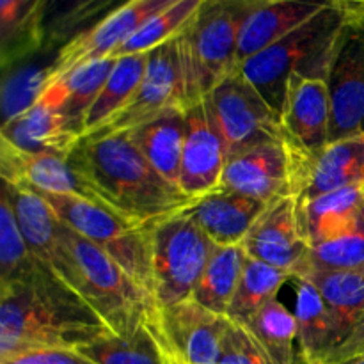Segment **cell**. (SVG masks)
<instances>
[{
    "label": "cell",
    "instance_id": "cell-31",
    "mask_svg": "<svg viewBox=\"0 0 364 364\" xmlns=\"http://www.w3.org/2000/svg\"><path fill=\"white\" fill-rule=\"evenodd\" d=\"M244 326L265 350L272 364H297V320L279 299L245 320Z\"/></svg>",
    "mask_w": 364,
    "mask_h": 364
},
{
    "label": "cell",
    "instance_id": "cell-32",
    "mask_svg": "<svg viewBox=\"0 0 364 364\" xmlns=\"http://www.w3.org/2000/svg\"><path fill=\"white\" fill-rule=\"evenodd\" d=\"M148 66V53H135V55L116 57L112 70L100 91L98 98L92 103L87 117H85V132L82 137L95 132L116 112H119L144 78Z\"/></svg>",
    "mask_w": 364,
    "mask_h": 364
},
{
    "label": "cell",
    "instance_id": "cell-8",
    "mask_svg": "<svg viewBox=\"0 0 364 364\" xmlns=\"http://www.w3.org/2000/svg\"><path fill=\"white\" fill-rule=\"evenodd\" d=\"M228 159L265 141L284 139L281 116L242 73L240 66L205 96Z\"/></svg>",
    "mask_w": 364,
    "mask_h": 364
},
{
    "label": "cell",
    "instance_id": "cell-11",
    "mask_svg": "<svg viewBox=\"0 0 364 364\" xmlns=\"http://www.w3.org/2000/svg\"><path fill=\"white\" fill-rule=\"evenodd\" d=\"M174 2L178 0H127L121 4L57 50L50 64L48 84L66 77L78 66L112 57L114 52L149 18Z\"/></svg>",
    "mask_w": 364,
    "mask_h": 364
},
{
    "label": "cell",
    "instance_id": "cell-24",
    "mask_svg": "<svg viewBox=\"0 0 364 364\" xmlns=\"http://www.w3.org/2000/svg\"><path fill=\"white\" fill-rule=\"evenodd\" d=\"M46 0H0V60L7 71L45 52Z\"/></svg>",
    "mask_w": 364,
    "mask_h": 364
},
{
    "label": "cell",
    "instance_id": "cell-7",
    "mask_svg": "<svg viewBox=\"0 0 364 364\" xmlns=\"http://www.w3.org/2000/svg\"><path fill=\"white\" fill-rule=\"evenodd\" d=\"M212 247L187 210L153 224V295L159 308L192 299Z\"/></svg>",
    "mask_w": 364,
    "mask_h": 364
},
{
    "label": "cell",
    "instance_id": "cell-28",
    "mask_svg": "<svg viewBox=\"0 0 364 364\" xmlns=\"http://www.w3.org/2000/svg\"><path fill=\"white\" fill-rule=\"evenodd\" d=\"M302 230L309 245L334 237L350 228L364 212V183L327 192L301 201Z\"/></svg>",
    "mask_w": 364,
    "mask_h": 364
},
{
    "label": "cell",
    "instance_id": "cell-16",
    "mask_svg": "<svg viewBox=\"0 0 364 364\" xmlns=\"http://www.w3.org/2000/svg\"><path fill=\"white\" fill-rule=\"evenodd\" d=\"M228 151L210 114L206 100L187 107V134L181 153L180 185L192 199L220 187Z\"/></svg>",
    "mask_w": 364,
    "mask_h": 364
},
{
    "label": "cell",
    "instance_id": "cell-43",
    "mask_svg": "<svg viewBox=\"0 0 364 364\" xmlns=\"http://www.w3.org/2000/svg\"><path fill=\"white\" fill-rule=\"evenodd\" d=\"M334 2L345 4V6H352V7H359V9H364V0H334Z\"/></svg>",
    "mask_w": 364,
    "mask_h": 364
},
{
    "label": "cell",
    "instance_id": "cell-2",
    "mask_svg": "<svg viewBox=\"0 0 364 364\" xmlns=\"http://www.w3.org/2000/svg\"><path fill=\"white\" fill-rule=\"evenodd\" d=\"M68 159L102 205L132 223H160L185 212L196 201L148 162L128 132L80 139Z\"/></svg>",
    "mask_w": 364,
    "mask_h": 364
},
{
    "label": "cell",
    "instance_id": "cell-1",
    "mask_svg": "<svg viewBox=\"0 0 364 364\" xmlns=\"http://www.w3.org/2000/svg\"><path fill=\"white\" fill-rule=\"evenodd\" d=\"M112 331L41 262L0 287V359L45 348H80Z\"/></svg>",
    "mask_w": 364,
    "mask_h": 364
},
{
    "label": "cell",
    "instance_id": "cell-35",
    "mask_svg": "<svg viewBox=\"0 0 364 364\" xmlns=\"http://www.w3.org/2000/svg\"><path fill=\"white\" fill-rule=\"evenodd\" d=\"M364 269V212L341 233L309 245L304 269L299 276L313 270H363ZM294 276V277H299Z\"/></svg>",
    "mask_w": 364,
    "mask_h": 364
},
{
    "label": "cell",
    "instance_id": "cell-29",
    "mask_svg": "<svg viewBox=\"0 0 364 364\" xmlns=\"http://www.w3.org/2000/svg\"><path fill=\"white\" fill-rule=\"evenodd\" d=\"M299 277L308 279L322 295L323 302L336 320L343 345L364 318V269L313 270Z\"/></svg>",
    "mask_w": 364,
    "mask_h": 364
},
{
    "label": "cell",
    "instance_id": "cell-27",
    "mask_svg": "<svg viewBox=\"0 0 364 364\" xmlns=\"http://www.w3.org/2000/svg\"><path fill=\"white\" fill-rule=\"evenodd\" d=\"M95 364H169L159 333V316L144 320L127 334L109 333L77 348Z\"/></svg>",
    "mask_w": 364,
    "mask_h": 364
},
{
    "label": "cell",
    "instance_id": "cell-39",
    "mask_svg": "<svg viewBox=\"0 0 364 364\" xmlns=\"http://www.w3.org/2000/svg\"><path fill=\"white\" fill-rule=\"evenodd\" d=\"M127 0H92L89 2L84 9L78 11L73 18L70 20V23L66 25L63 32V38H60V46L66 45L71 38H75L77 34L84 32L85 28H89L91 25H95L96 21L102 20L105 14H109L110 11H114L116 7H119L121 4H124Z\"/></svg>",
    "mask_w": 364,
    "mask_h": 364
},
{
    "label": "cell",
    "instance_id": "cell-30",
    "mask_svg": "<svg viewBox=\"0 0 364 364\" xmlns=\"http://www.w3.org/2000/svg\"><path fill=\"white\" fill-rule=\"evenodd\" d=\"M245 258L247 255L242 245L213 244L192 299L210 311L228 316V309L244 272Z\"/></svg>",
    "mask_w": 364,
    "mask_h": 364
},
{
    "label": "cell",
    "instance_id": "cell-17",
    "mask_svg": "<svg viewBox=\"0 0 364 364\" xmlns=\"http://www.w3.org/2000/svg\"><path fill=\"white\" fill-rule=\"evenodd\" d=\"M2 192L13 206L18 226L32 255L75 291L73 265L60 235L59 217L32 188L2 181Z\"/></svg>",
    "mask_w": 364,
    "mask_h": 364
},
{
    "label": "cell",
    "instance_id": "cell-18",
    "mask_svg": "<svg viewBox=\"0 0 364 364\" xmlns=\"http://www.w3.org/2000/svg\"><path fill=\"white\" fill-rule=\"evenodd\" d=\"M0 174L6 183L32 187L50 194L75 196L103 206L91 185L68 156L21 151L0 139Z\"/></svg>",
    "mask_w": 364,
    "mask_h": 364
},
{
    "label": "cell",
    "instance_id": "cell-3",
    "mask_svg": "<svg viewBox=\"0 0 364 364\" xmlns=\"http://www.w3.org/2000/svg\"><path fill=\"white\" fill-rule=\"evenodd\" d=\"M359 13L364 9L341 4L327 7L279 41L244 60L242 73L279 114L288 78L294 73L326 78L338 36Z\"/></svg>",
    "mask_w": 364,
    "mask_h": 364
},
{
    "label": "cell",
    "instance_id": "cell-34",
    "mask_svg": "<svg viewBox=\"0 0 364 364\" xmlns=\"http://www.w3.org/2000/svg\"><path fill=\"white\" fill-rule=\"evenodd\" d=\"M203 0H178L149 18L132 38H128L112 57L148 53L156 46L178 38L201 7Z\"/></svg>",
    "mask_w": 364,
    "mask_h": 364
},
{
    "label": "cell",
    "instance_id": "cell-26",
    "mask_svg": "<svg viewBox=\"0 0 364 364\" xmlns=\"http://www.w3.org/2000/svg\"><path fill=\"white\" fill-rule=\"evenodd\" d=\"M128 134L148 162L167 181L178 185L181 153H183L185 134H187V107H178L169 112H164L156 119Z\"/></svg>",
    "mask_w": 364,
    "mask_h": 364
},
{
    "label": "cell",
    "instance_id": "cell-44",
    "mask_svg": "<svg viewBox=\"0 0 364 364\" xmlns=\"http://www.w3.org/2000/svg\"><path fill=\"white\" fill-rule=\"evenodd\" d=\"M169 364H176V363H174V361H171V363H169Z\"/></svg>",
    "mask_w": 364,
    "mask_h": 364
},
{
    "label": "cell",
    "instance_id": "cell-21",
    "mask_svg": "<svg viewBox=\"0 0 364 364\" xmlns=\"http://www.w3.org/2000/svg\"><path fill=\"white\" fill-rule=\"evenodd\" d=\"M336 4L340 2H334V0H265L262 6L252 11L242 27L240 43H238V66L249 57L274 45L291 31L311 20L313 16Z\"/></svg>",
    "mask_w": 364,
    "mask_h": 364
},
{
    "label": "cell",
    "instance_id": "cell-5",
    "mask_svg": "<svg viewBox=\"0 0 364 364\" xmlns=\"http://www.w3.org/2000/svg\"><path fill=\"white\" fill-rule=\"evenodd\" d=\"M60 235L73 265L75 291L114 334H127L144 320L159 316L155 299L109 255L64 223Z\"/></svg>",
    "mask_w": 364,
    "mask_h": 364
},
{
    "label": "cell",
    "instance_id": "cell-38",
    "mask_svg": "<svg viewBox=\"0 0 364 364\" xmlns=\"http://www.w3.org/2000/svg\"><path fill=\"white\" fill-rule=\"evenodd\" d=\"M215 364H272L252 334L231 320L223 350Z\"/></svg>",
    "mask_w": 364,
    "mask_h": 364
},
{
    "label": "cell",
    "instance_id": "cell-6",
    "mask_svg": "<svg viewBox=\"0 0 364 364\" xmlns=\"http://www.w3.org/2000/svg\"><path fill=\"white\" fill-rule=\"evenodd\" d=\"M32 191L48 203L60 223L109 255L139 287L155 299L151 272L153 224L132 223L103 206L75 196L50 194L38 188Z\"/></svg>",
    "mask_w": 364,
    "mask_h": 364
},
{
    "label": "cell",
    "instance_id": "cell-15",
    "mask_svg": "<svg viewBox=\"0 0 364 364\" xmlns=\"http://www.w3.org/2000/svg\"><path fill=\"white\" fill-rule=\"evenodd\" d=\"M279 116L284 141L297 160H306L322 151L331 142L333 117L326 78L291 75Z\"/></svg>",
    "mask_w": 364,
    "mask_h": 364
},
{
    "label": "cell",
    "instance_id": "cell-40",
    "mask_svg": "<svg viewBox=\"0 0 364 364\" xmlns=\"http://www.w3.org/2000/svg\"><path fill=\"white\" fill-rule=\"evenodd\" d=\"M0 364H95L75 348H45L0 359Z\"/></svg>",
    "mask_w": 364,
    "mask_h": 364
},
{
    "label": "cell",
    "instance_id": "cell-33",
    "mask_svg": "<svg viewBox=\"0 0 364 364\" xmlns=\"http://www.w3.org/2000/svg\"><path fill=\"white\" fill-rule=\"evenodd\" d=\"M290 279L291 276L284 270L247 256L240 283L228 309V318L244 323L258 309L277 299L281 288Z\"/></svg>",
    "mask_w": 364,
    "mask_h": 364
},
{
    "label": "cell",
    "instance_id": "cell-20",
    "mask_svg": "<svg viewBox=\"0 0 364 364\" xmlns=\"http://www.w3.org/2000/svg\"><path fill=\"white\" fill-rule=\"evenodd\" d=\"M265 203L235 192L226 187L201 196L187 210L203 233L217 245H240Z\"/></svg>",
    "mask_w": 364,
    "mask_h": 364
},
{
    "label": "cell",
    "instance_id": "cell-22",
    "mask_svg": "<svg viewBox=\"0 0 364 364\" xmlns=\"http://www.w3.org/2000/svg\"><path fill=\"white\" fill-rule=\"evenodd\" d=\"M297 320V364H327L341 345V334L322 295L304 277H291Z\"/></svg>",
    "mask_w": 364,
    "mask_h": 364
},
{
    "label": "cell",
    "instance_id": "cell-12",
    "mask_svg": "<svg viewBox=\"0 0 364 364\" xmlns=\"http://www.w3.org/2000/svg\"><path fill=\"white\" fill-rule=\"evenodd\" d=\"M297 156L284 139H276L230 156L220 187L269 205L297 194Z\"/></svg>",
    "mask_w": 364,
    "mask_h": 364
},
{
    "label": "cell",
    "instance_id": "cell-37",
    "mask_svg": "<svg viewBox=\"0 0 364 364\" xmlns=\"http://www.w3.org/2000/svg\"><path fill=\"white\" fill-rule=\"evenodd\" d=\"M50 64L52 60L46 66L25 60L4 71L6 73L2 84L4 123L14 119L39 102L48 84Z\"/></svg>",
    "mask_w": 364,
    "mask_h": 364
},
{
    "label": "cell",
    "instance_id": "cell-13",
    "mask_svg": "<svg viewBox=\"0 0 364 364\" xmlns=\"http://www.w3.org/2000/svg\"><path fill=\"white\" fill-rule=\"evenodd\" d=\"M231 320L185 299L159 308V333L171 361L176 364H215Z\"/></svg>",
    "mask_w": 364,
    "mask_h": 364
},
{
    "label": "cell",
    "instance_id": "cell-23",
    "mask_svg": "<svg viewBox=\"0 0 364 364\" xmlns=\"http://www.w3.org/2000/svg\"><path fill=\"white\" fill-rule=\"evenodd\" d=\"M114 63L116 57H107L78 66L66 77L46 85L39 102L55 107L68 130L82 139L85 132V117L98 98Z\"/></svg>",
    "mask_w": 364,
    "mask_h": 364
},
{
    "label": "cell",
    "instance_id": "cell-36",
    "mask_svg": "<svg viewBox=\"0 0 364 364\" xmlns=\"http://www.w3.org/2000/svg\"><path fill=\"white\" fill-rule=\"evenodd\" d=\"M39 263L18 226L9 199L0 196V287L20 283Z\"/></svg>",
    "mask_w": 364,
    "mask_h": 364
},
{
    "label": "cell",
    "instance_id": "cell-25",
    "mask_svg": "<svg viewBox=\"0 0 364 364\" xmlns=\"http://www.w3.org/2000/svg\"><path fill=\"white\" fill-rule=\"evenodd\" d=\"M0 139L28 153H53L68 156L80 137L68 130L55 107L38 102L14 119L2 123Z\"/></svg>",
    "mask_w": 364,
    "mask_h": 364
},
{
    "label": "cell",
    "instance_id": "cell-14",
    "mask_svg": "<svg viewBox=\"0 0 364 364\" xmlns=\"http://www.w3.org/2000/svg\"><path fill=\"white\" fill-rule=\"evenodd\" d=\"M245 255L299 276L304 269L309 242L302 230L299 196L269 203L242 240Z\"/></svg>",
    "mask_w": 364,
    "mask_h": 364
},
{
    "label": "cell",
    "instance_id": "cell-42",
    "mask_svg": "<svg viewBox=\"0 0 364 364\" xmlns=\"http://www.w3.org/2000/svg\"><path fill=\"white\" fill-rule=\"evenodd\" d=\"M334 364H364V354L352 355V358L341 359V361H338V363H334Z\"/></svg>",
    "mask_w": 364,
    "mask_h": 364
},
{
    "label": "cell",
    "instance_id": "cell-9",
    "mask_svg": "<svg viewBox=\"0 0 364 364\" xmlns=\"http://www.w3.org/2000/svg\"><path fill=\"white\" fill-rule=\"evenodd\" d=\"M178 107H187V102L178 38H174L148 52L144 78L130 102L102 127L82 139H102L112 134L132 132Z\"/></svg>",
    "mask_w": 364,
    "mask_h": 364
},
{
    "label": "cell",
    "instance_id": "cell-4",
    "mask_svg": "<svg viewBox=\"0 0 364 364\" xmlns=\"http://www.w3.org/2000/svg\"><path fill=\"white\" fill-rule=\"evenodd\" d=\"M265 0H203L178 36L187 107L205 98L238 68L242 27Z\"/></svg>",
    "mask_w": 364,
    "mask_h": 364
},
{
    "label": "cell",
    "instance_id": "cell-41",
    "mask_svg": "<svg viewBox=\"0 0 364 364\" xmlns=\"http://www.w3.org/2000/svg\"><path fill=\"white\" fill-rule=\"evenodd\" d=\"M358 354H364V318L361 320V323L355 327L354 333L347 338V341L327 359V364H334L341 361V359L352 358V355Z\"/></svg>",
    "mask_w": 364,
    "mask_h": 364
},
{
    "label": "cell",
    "instance_id": "cell-19",
    "mask_svg": "<svg viewBox=\"0 0 364 364\" xmlns=\"http://www.w3.org/2000/svg\"><path fill=\"white\" fill-rule=\"evenodd\" d=\"M301 201L364 183V135L329 142L316 155L297 160Z\"/></svg>",
    "mask_w": 364,
    "mask_h": 364
},
{
    "label": "cell",
    "instance_id": "cell-10",
    "mask_svg": "<svg viewBox=\"0 0 364 364\" xmlns=\"http://www.w3.org/2000/svg\"><path fill=\"white\" fill-rule=\"evenodd\" d=\"M331 96V142L364 135V13L340 32L326 75Z\"/></svg>",
    "mask_w": 364,
    "mask_h": 364
}]
</instances>
